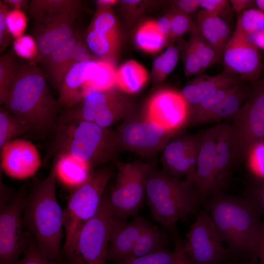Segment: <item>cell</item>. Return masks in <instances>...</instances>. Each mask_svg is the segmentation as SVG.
Returning <instances> with one entry per match:
<instances>
[{"label": "cell", "instance_id": "6da1fadb", "mask_svg": "<svg viewBox=\"0 0 264 264\" xmlns=\"http://www.w3.org/2000/svg\"><path fill=\"white\" fill-rule=\"evenodd\" d=\"M42 69L33 63H19L16 77L2 108L25 122L40 135L55 132L59 108Z\"/></svg>", "mask_w": 264, "mask_h": 264}, {"label": "cell", "instance_id": "7a4b0ae2", "mask_svg": "<svg viewBox=\"0 0 264 264\" xmlns=\"http://www.w3.org/2000/svg\"><path fill=\"white\" fill-rule=\"evenodd\" d=\"M223 242L231 254L257 259V249L264 222L250 202L222 192L202 202Z\"/></svg>", "mask_w": 264, "mask_h": 264}, {"label": "cell", "instance_id": "3957f363", "mask_svg": "<svg viewBox=\"0 0 264 264\" xmlns=\"http://www.w3.org/2000/svg\"><path fill=\"white\" fill-rule=\"evenodd\" d=\"M56 182L53 166L47 177L26 196L22 220L39 250L49 260L59 263L62 258L63 210L57 201Z\"/></svg>", "mask_w": 264, "mask_h": 264}, {"label": "cell", "instance_id": "277c9868", "mask_svg": "<svg viewBox=\"0 0 264 264\" xmlns=\"http://www.w3.org/2000/svg\"><path fill=\"white\" fill-rule=\"evenodd\" d=\"M52 147L55 156L69 154L94 169L115 162L120 150L117 131L88 121H70L60 117Z\"/></svg>", "mask_w": 264, "mask_h": 264}, {"label": "cell", "instance_id": "5b68a950", "mask_svg": "<svg viewBox=\"0 0 264 264\" xmlns=\"http://www.w3.org/2000/svg\"><path fill=\"white\" fill-rule=\"evenodd\" d=\"M146 198L153 220L169 229L197 213L201 203L191 182L169 176L154 164L148 175Z\"/></svg>", "mask_w": 264, "mask_h": 264}, {"label": "cell", "instance_id": "8992f818", "mask_svg": "<svg viewBox=\"0 0 264 264\" xmlns=\"http://www.w3.org/2000/svg\"><path fill=\"white\" fill-rule=\"evenodd\" d=\"M111 176L109 167L95 168L83 184L71 192L63 210L66 240L63 252L70 248L83 226L97 213Z\"/></svg>", "mask_w": 264, "mask_h": 264}, {"label": "cell", "instance_id": "52a82bcc", "mask_svg": "<svg viewBox=\"0 0 264 264\" xmlns=\"http://www.w3.org/2000/svg\"><path fill=\"white\" fill-rule=\"evenodd\" d=\"M114 163L117 169L116 179L106 197L112 219L126 221L129 217L137 216L144 202L152 164L139 160L125 163L116 160Z\"/></svg>", "mask_w": 264, "mask_h": 264}, {"label": "cell", "instance_id": "ba28073f", "mask_svg": "<svg viewBox=\"0 0 264 264\" xmlns=\"http://www.w3.org/2000/svg\"><path fill=\"white\" fill-rule=\"evenodd\" d=\"M234 164L244 161L250 147L264 141V80L252 82L247 97L230 124Z\"/></svg>", "mask_w": 264, "mask_h": 264}, {"label": "cell", "instance_id": "9c48e42d", "mask_svg": "<svg viewBox=\"0 0 264 264\" xmlns=\"http://www.w3.org/2000/svg\"><path fill=\"white\" fill-rule=\"evenodd\" d=\"M112 220L104 195L95 216L83 226L70 248L63 252L68 264H106Z\"/></svg>", "mask_w": 264, "mask_h": 264}, {"label": "cell", "instance_id": "30bf717a", "mask_svg": "<svg viewBox=\"0 0 264 264\" xmlns=\"http://www.w3.org/2000/svg\"><path fill=\"white\" fill-rule=\"evenodd\" d=\"M132 109L129 101L113 88L91 89L79 103L65 110L60 117L67 121H88L110 128L131 117Z\"/></svg>", "mask_w": 264, "mask_h": 264}, {"label": "cell", "instance_id": "8fae6325", "mask_svg": "<svg viewBox=\"0 0 264 264\" xmlns=\"http://www.w3.org/2000/svg\"><path fill=\"white\" fill-rule=\"evenodd\" d=\"M25 197L20 191L6 202L0 204V264H17L32 239L22 229Z\"/></svg>", "mask_w": 264, "mask_h": 264}, {"label": "cell", "instance_id": "7c38bea8", "mask_svg": "<svg viewBox=\"0 0 264 264\" xmlns=\"http://www.w3.org/2000/svg\"><path fill=\"white\" fill-rule=\"evenodd\" d=\"M185 236V250L193 264H221L232 255L222 246L223 242L205 209L197 214Z\"/></svg>", "mask_w": 264, "mask_h": 264}, {"label": "cell", "instance_id": "4fadbf2b", "mask_svg": "<svg viewBox=\"0 0 264 264\" xmlns=\"http://www.w3.org/2000/svg\"><path fill=\"white\" fill-rule=\"evenodd\" d=\"M223 71L251 82L258 80L262 70L258 48L242 29L238 16L235 29L223 53Z\"/></svg>", "mask_w": 264, "mask_h": 264}, {"label": "cell", "instance_id": "5bb4252c", "mask_svg": "<svg viewBox=\"0 0 264 264\" xmlns=\"http://www.w3.org/2000/svg\"><path fill=\"white\" fill-rule=\"evenodd\" d=\"M128 118L117 131L120 151L134 152L142 157L161 151L175 134L148 120Z\"/></svg>", "mask_w": 264, "mask_h": 264}, {"label": "cell", "instance_id": "9a60e30c", "mask_svg": "<svg viewBox=\"0 0 264 264\" xmlns=\"http://www.w3.org/2000/svg\"><path fill=\"white\" fill-rule=\"evenodd\" d=\"M204 131L174 135L161 151L162 171L169 176L193 183Z\"/></svg>", "mask_w": 264, "mask_h": 264}, {"label": "cell", "instance_id": "2e32d148", "mask_svg": "<svg viewBox=\"0 0 264 264\" xmlns=\"http://www.w3.org/2000/svg\"><path fill=\"white\" fill-rule=\"evenodd\" d=\"M190 115L189 105L181 92L164 89L151 97L144 118L176 134L188 126Z\"/></svg>", "mask_w": 264, "mask_h": 264}, {"label": "cell", "instance_id": "e0dca14e", "mask_svg": "<svg viewBox=\"0 0 264 264\" xmlns=\"http://www.w3.org/2000/svg\"><path fill=\"white\" fill-rule=\"evenodd\" d=\"M81 12L47 14L33 20L32 36L38 47L35 61L41 62L73 35V24Z\"/></svg>", "mask_w": 264, "mask_h": 264}, {"label": "cell", "instance_id": "ac0fdd59", "mask_svg": "<svg viewBox=\"0 0 264 264\" xmlns=\"http://www.w3.org/2000/svg\"><path fill=\"white\" fill-rule=\"evenodd\" d=\"M0 167L10 177L23 180L33 176L41 167L38 150L32 142L17 138L0 148Z\"/></svg>", "mask_w": 264, "mask_h": 264}, {"label": "cell", "instance_id": "d6986e66", "mask_svg": "<svg viewBox=\"0 0 264 264\" xmlns=\"http://www.w3.org/2000/svg\"><path fill=\"white\" fill-rule=\"evenodd\" d=\"M220 124L204 131L193 184L201 202L215 193L216 145Z\"/></svg>", "mask_w": 264, "mask_h": 264}, {"label": "cell", "instance_id": "ffe728a7", "mask_svg": "<svg viewBox=\"0 0 264 264\" xmlns=\"http://www.w3.org/2000/svg\"><path fill=\"white\" fill-rule=\"evenodd\" d=\"M115 18L109 7L98 6L86 36L88 47L95 55L106 58L112 55L117 44Z\"/></svg>", "mask_w": 264, "mask_h": 264}, {"label": "cell", "instance_id": "44dd1931", "mask_svg": "<svg viewBox=\"0 0 264 264\" xmlns=\"http://www.w3.org/2000/svg\"><path fill=\"white\" fill-rule=\"evenodd\" d=\"M151 223L136 216L132 221H119L113 219L110 232L108 260L117 264L128 258L141 232Z\"/></svg>", "mask_w": 264, "mask_h": 264}, {"label": "cell", "instance_id": "7402d4cb", "mask_svg": "<svg viewBox=\"0 0 264 264\" xmlns=\"http://www.w3.org/2000/svg\"><path fill=\"white\" fill-rule=\"evenodd\" d=\"M98 62L89 61L78 63L72 66L59 87L57 99L60 106L65 110L79 103L84 97L82 88L93 77Z\"/></svg>", "mask_w": 264, "mask_h": 264}, {"label": "cell", "instance_id": "603a6c76", "mask_svg": "<svg viewBox=\"0 0 264 264\" xmlns=\"http://www.w3.org/2000/svg\"><path fill=\"white\" fill-rule=\"evenodd\" d=\"M242 81L237 75L224 71L215 76L202 75L185 86L181 93L190 108L218 90L238 85Z\"/></svg>", "mask_w": 264, "mask_h": 264}, {"label": "cell", "instance_id": "cb8c5ba5", "mask_svg": "<svg viewBox=\"0 0 264 264\" xmlns=\"http://www.w3.org/2000/svg\"><path fill=\"white\" fill-rule=\"evenodd\" d=\"M235 168L230 125L227 124H220L216 145L214 194L222 192L225 188Z\"/></svg>", "mask_w": 264, "mask_h": 264}, {"label": "cell", "instance_id": "d4e9b609", "mask_svg": "<svg viewBox=\"0 0 264 264\" xmlns=\"http://www.w3.org/2000/svg\"><path fill=\"white\" fill-rule=\"evenodd\" d=\"M76 31L66 41L57 47L39 63L47 79L58 89L71 67V55L80 39Z\"/></svg>", "mask_w": 264, "mask_h": 264}, {"label": "cell", "instance_id": "484cf974", "mask_svg": "<svg viewBox=\"0 0 264 264\" xmlns=\"http://www.w3.org/2000/svg\"><path fill=\"white\" fill-rule=\"evenodd\" d=\"M58 180L70 192L83 184L89 178L92 170L91 166L67 154L55 156L53 165Z\"/></svg>", "mask_w": 264, "mask_h": 264}, {"label": "cell", "instance_id": "4316f807", "mask_svg": "<svg viewBox=\"0 0 264 264\" xmlns=\"http://www.w3.org/2000/svg\"><path fill=\"white\" fill-rule=\"evenodd\" d=\"M197 27L222 58L224 48L232 35L227 23L215 14L202 9L198 13Z\"/></svg>", "mask_w": 264, "mask_h": 264}, {"label": "cell", "instance_id": "83f0119b", "mask_svg": "<svg viewBox=\"0 0 264 264\" xmlns=\"http://www.w3.org/2000/svg\"><path fill=\"white\" fill-rule=\"evenodd\" d=\"M169 240V235L165 231L150 224L138 237L129 257H140L162 251L166 249Z\"/></svg>", "mask_w": 264, "mask_h": 264}, {"label": "cell", "instance_id": "f1b7e54d", "mask_svg": "<svg viewBox=\"0 0 264 264\" xmlns=\"http://www.w3.org/2000/svg\"><path fill=\"white\" fill-rule=\"evenodd\" d=\"M147 77V72L143 66L136 62L130 61L116 71V84L126 92L135 93L143 87Z\"/></svg>", "mask_w": 264, "mask_h": 264}, {"label": "cell", "instance_id": "f546056e", "mask_svg": "<svg viewBox=\"0 0 264 264\" xmlns=\"http://www.w3.org/2000/svg\"><path fill=\"white\" fill-rule=\"evenodd\" d=\"M28 9L30 17L34 20L47 14L81 12L83 5L79 0H31Z\"/></svg>", "mask_w": 264, "mask_h": 264}, {"label": "cell", "instance_id": "4dcf8cb0", "mask_svg": "<svg viewBox=\"0 0 264 264\" xmlns=\"http://www.w3.org/2000/svg\"><path fill=\"white\" fill-rule=\"evenodd\" d=\"M247 92L248 87L242 82L233 91L224 97L208 117L206 123L233 117L245 100Z\"/></svg>", "mask_w": 264, "mask_h": 264}, {"label": "cell", "instance_id": "1f68e13d", "mask_svg": "<svg viewBox=\"0 0 264 264\" xmlns=\"http://www.w3.org/2000/svg\"><path fill=\"white\" fill-rule=\"evenodd\" d=\"M240 84L220 89L196 105L191 107L188 126L206 123L208 117L221 100L233 91Z\"/></svg>", "mask_w": 264, "mask_h": 264}, {"label": "cell", "instance_id": "d6a6232c", "mask_svg": "<svg viewBox=\"0 0 264 264\" xmlns=\"http://www.w3.org/2000/svg\"><path fill=\"white\" fill-rule=\"evenodd\" d=\"M16 54L10 50L0 57V103L2 106L18 72Z\"/></svg>", "mask_w": 264, "mask_h": 264}, {"label": "cell", "instance_id": "836d02e7", "mask_svg": "<svg viewBox=\"0 0 264 264\" xmlns=\"http://www.w3.org/2000/svg\"><path fill=\"white\" fill-rule=\"evenodd\" d=\"M31 132L27 124L19 117L0 108V147L16 137Z\"/></svg>", "mask_w": 264, "mask_h": 264}, {"label": "cell", "instance_id": "e575fe53", "mask_svg": "<svg viewBox=\"0 0 264 264\" xmlns=\"http://www.w3.org/2000/svg\"><path fill=\"white\" fill-rule=\"evenodd\" d=\"M135 41L143 50L155 52L163 46L165 37L157 30L154 22H149L139 27L135 34Z\"/></svg>", "mask_w": 264, "mask_h": 264}, {"label": "cell", "instance_id": "d590c367", "mask_svg": "<svg viewBox=\"0 0 264 264\" xmlns=\"http://www.w3.org/2000/svg\"><path fill=\"white\" fill-rule=\"evenodd\" d=\"M190 42L199 58L202 72L214 64L222 60L217 50L202 36L197 27L192 31Z\"/></svg>", "mask_w": 264, "mask_h": 264}, {"label": "cell", "instance_id": "8d00e7d4", "mask_svg": "<svg viewBox=\"0 0 264 264\" xmlns=\"http://www.w3.org/2000/svg\"><path fill=\"white\" fill-rule=\"evenodd\" d=\"M246 168L251 178L264 180V141L254 143L245 156Z\"/></svg>", "mask_w": 264, "mask_h": 264}, {"label": "cell", "instance_id": "74e56055", "mask_svg": "<svg viewBox=\"0 0 264 264\" xmlns=\"http://www.w3.org/2000/svg\"><path fill=\"white\" fill-rule=\"evenodd\" d=\"M88 84L93 89H107L113 88L116 84V71L111 64L98 62L95 74Z\"/></svg>", "mask_w": 264, "mask_h": 264}, {"label": "cell", "instance_id": "f35d334b", "mask_svg": "<svg viewBox=\"0 0 264 264\" xmlns=\"http://www.w3.org/2000/svg\"><path fill=\"white\" fill-rule=\"evenodd\" d=\"M244 197L259 216H264V180L251 178L245 186Z\"/></svg>", "mask_w": 264, "mask_h": 264}, {"label": "cell", "instance_id": "ab89813d", "mask_svg": "<svg viewBox=\"0 0 264 264\" xmlns=\"http://www.w3.org/2000/svg\"><path fill=\"white\" fill-rule=\"evenodd\" d=\"M238 17L242 30L249 36L264 29V12L259 9L244 10Z\"/></svg>", "mask_w": 264, "mask_h": 264}, {"label": "cell", "instance_id": "60d3db41", "mask_svg": "<svg viewBox=\"0 0 264 264\" xmlns=\"http://www.w3.org/2000/svg\"><path fill=\"white\" fill-rule=\"evenodd\" d=\"M175 252L165 249L153 254L137 257H129L117 264H175Z\"/></svg>", "mask_w": 264, "mask_h": 264}, {"label": "cell", "instance_id": "b9f144b4", "mask_svg": "<svg viewBox=\"0 0 264 264\" xmlns=\"http://www.w3.org/2000/svg\"><path fill=\"white\" fill-rule=\"evenodd\" d=\"M179 53L177 49L174 46L167 48L163 53L155 58L154 68L162 79L170 74L175 68Z\"/></svg>", "mask_w": 264, "mask_h": 264}, {"label": "cell", "instance_id": "7bdbcfd3", "mask_svg": "<svg viewBox=\"0 0 264 264\" xmlns=\"http://www.w3.org/2000/svg\"><path fill=\"white\" fill-rule=\"evenodd\" d=\"M13 45V50L17 56L27 60H35L38 54V47L32 36L22 35L15 39Z\"/></svg>", "mask_w": 264, "mask_h": 264}, {"label": "cell", "instance_id": "ee69618b", "mask_svg": "<svg viewBox=\"0 0 264 264\" xmlns=\"http://www.w3.org/2000/svg\"><path fill=\"white\" fill-rule=\"evenodd\" d=\"M27 18L22 10H9L6 17V22L9 31L15 39L22 36L27 26Z\"/></svg>", "mask_w": 264, "mask_h": 264}, {"label": "cell", "instance_id": "f6af8a7d", "mask_svg": "<svg viewBox=\"0 0 264 264\" xmlns=\"http://www.w3.org/2000/svg\"><path fill=\"white\" fill-rule=\"evenodd\" d=\"M171 30L170 34L174 37L181 36L197 28L189 17L184 13L176 11L171 16Z\"/></svg>", "mask_w": 264, "mask_h": 264}, {"label": "cell", "instance_id": "bcb514c9", "mask_svg": "<svg viewBox=\"0 0 264 264\" xmlns=\"http://www.w3.org/2000/svg\"><path fill=\"white\" fill-rule=\"evenodd\" d=\"M58 263L47 259L39 250L32 239L22 260L17 264H58Z\"/></svg>", "mask_w": 264, "mask_h": 264}, {"label": "cell", "instance_id": "7dc6e473", "mask_svg": "<svg viewBox=\"0 0 264 264\" xmlns=\"http://www.w3.org/2000/svg\"><path fill=\"white\" fill-rule=\"evenodd\" d=\"M229 4V1L226 0H200V7L221 19L229 18L230 15Z\"/></svg>", "mask_w": 264, "mask_h": 264}, {"label": "cell", "instance_id": "c3c4849f", "mask_svg": "<svg viewBox=\"0 0 264 264\" xmlns=\"http://www.w3.org/2000/svg\"><path fill=\"white\" fill-rule=\"evenodd\" d=\"M9 10L8 5L0 0V52L1 53L10 44L12 37L8 28L6 17Z\"/></svg>", "mask_w": 264, "mask_h": 264}, {"label": "cell", "instance_id": "681fc988", "mask_svg": "<svg viewBox=\"0 0 264 264\" xmlns=\"http://www.w3.org/2000/svg\"><path fill=\"white\" fill-rule=\"evenodd\" d=\"M185 58V70L187 75L202 72L199 58L192 44L190 42Z\"/></svg>", "mask_w": 264, "mask_h": 264}, {"label": "cell", "instance_id": "f907efd6", "mask_svg": "<svg viewBox=\"0 0 264 264\" xmlns=\"http://www.w3.org/2000/svg\"><path fill=\"white\" fill-rule=\"evenodd\" d=\"M173 237L176 259L175 264H193L184 248V242L179 238L176 227L170 230Z\"/></svg>", "mask_w": 264, "mask_h": 264}, {"label": "cell", "instance_id": "816d5d0a", "mask_svg": "<svg viewBox=\"0 0 264 264\" xmlns=\"http://www.w3.org/2000/svg\"><path fill=\"white\" fill-rule=\"evenodd\" d=\"M87 47L80 39L71 55L70 64L71 67L76 63L91 61Z\"/></svg>", "mask_w": 264, "mask_h": 264}, {"label": "cell", "instance_id": "f5cc1de1", "mask_svg": "<svg viewBox=\"0 0 264 264\" xmlns=\"http://www.w3.org/2000/svg\"><path fill=\"white\" fill-rule=\"evenodd\" d=\"M178 11L184 13L195 11L200 7V0H180L177 2Z\"/></svg>", "mask_w": 264, "mask_h": 264}, {"label": "cell", "instance_id": "db71d44e", "mask_svg": "<svg viewBox=\"0 0 264 264\" xmlns=\"http://www.w3.org/2000/svg\"><path fill=\"white\" fill-rule=\"evenodd\" d=\"M157 30L162 35L166 36L170 34L171 30V18L169 17H163L155 22Z\"/></svg>", "mask_w": 264, "mask_h": 264}, {"label": "cell", "instance_id": "11a10c76", "mask_svg": "<svg viewBox=\"0 0 264 264\" xmlns=\"http://www.w3.org/2000/svg\"><path fill=\"white\" fill-rule=\"evenodd\" d=\"M229 2L232 9L238 14L242 10L253 8L256 5L255 0H231Z\"/></svg>", "mask_w": 264, "mask_h": 264}, {"label": "cell", "instance_id": "9f6ffc18", "mask_svg": "<svg viewBox=\"0 0 264 264\" xmlns=\"http://www.w3.org/2000/svg\"><path fill=\"white\" fill-rule=\"evenodd\" d=\"M3 1L13 9L22 10L26 7H28V1L26 0H5Z\"/></svg>", "mask_w": 264, "mask_h": 264}, {"label": "cell", "instance_id": "6f0895ef", "mask_svg": "<svg viewBox=\"0 0 264 264\" xmlns=\"http://www.w3.org/2000/svg\"><path fill=\"white\" fill-rule=\"evenodd\" d=\"M250 37L258 48L264 50V29L250 36Z\"/></svg>", "mask_w": 264, "mask_h": 264}, {"label": "cell", "instance_id": "680465c9", "mask_svg": "<svg viewBox=\"0 0 264 264\" xmlns=\"http://www.w3.org/2000/svg\"><path fill=\"white\" fill-rule=\"evenodd\" d=\"M257 257H264V222L257 249Z\"/></svg>", "mask_w": 264, "mask_h": 264}, {"label": "cell", "instance_id": "91938a15", "mask_svg": "<svg viewBox=\"0 0 264 264\" xmlns=\"http://www.w3.org/2000/svg\"><path fill=\"white\" fill-rule=\"evenodd\" d=\"M98 6L100 7H109L115 3V0H99L96 1Z\"/></svg>", "mask_w": 264, "mask_h": 264}, {"label": "cell", "instance_id": "94428289", "mask_svg": "<svg viewBox=\"0 0 264 264\" xmlns=\"http://www.w3.org/2000/svg\"><path fill=\"white\" fill-rule=\"evenodd\" d=\"M255 2L259 10L264 11V0H255Z\"/></svg>", "mask_w": 264, "mask_h": 264}, {"label": "cell", "instance_id": "6125c7cd", "mask_svg": "<svg viewBox=\"0 0 264 264\" xmlns=\"http://www.w3.org/2000/svg\"><path fill=\"white\" fill-rule=\"evenodd\" d=\"M139 0H122V2L124 3H127L129 4H134L138 2Z\"/></svg>", "mask_w": 264, "mask_h": 264}, {"label": "cell", "instance_id": "be15d7a7", "mask_svg": "<svg viewBox=\"0 0 264 264\" xmlns=\"http://www.w3.org/2000/svg\"><path fill=\"white\" fill-rule=\"evenodd\" d=\"M257 259H250V261L240 264H257Z\"/></svg>", "mask_w": 264, "mask_h": 264}, {"label": "cell", "instance_id": "e7e4bbea", "mask_svg": "<svg viewBox=\"0 0 264 264\" xmlns=\"http://www.w3.org/2000/svg\"><path fill=\"white\" fill-rule=\"evenodd\" d=\"M261 263L260 264H264V257H260Z\"/></svg>", "mask_w": 264, "mask_h": 264}]
</instances>
